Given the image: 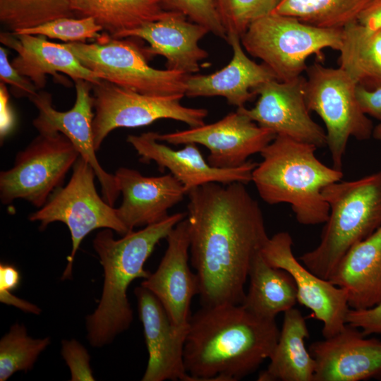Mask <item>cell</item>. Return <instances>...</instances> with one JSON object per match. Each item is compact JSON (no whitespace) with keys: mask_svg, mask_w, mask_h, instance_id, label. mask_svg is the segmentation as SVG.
<instances>
[{"mask_svg":"<svg viewBox=\"0 0 381 381\" xmlns=\"http://www.w3.org/2000/svg\"><path fill=\"white\" fill-rule=\"evenodd\" d=\"M245 185L208 183L187 193L189 253L202 306L243 303L250 265L270 238Z\"/></svg>","mask_w":381,"mask_h":381,"instance_id":"1","label":"cell"},{"mask_svg":"<svg viewBox=\"0 0 381 381\" xmlns=\"http://www.w3.org/2000/svg\"><path fill=\"white\" fill-rule=\"evenodd\" d=\"M280 331L242 304L202 306L190 316L183 349L191 381H236L271 357Z\"/></svg>","mask_w":381,"mask_h":381,"instance_id":"2","label":"cell"},{"mask_svg":"<svg viewBox=\"0 0 381 381\" xmlns=\"http://www.w3.org/2000/svg\"><path fill=\"white\" fill-rule=\"evenodd\" d=\"M186 217V213L177 212L119 239L114 238L110 229L96 234L92 245L104 270V285L97 308L86 318L87 339L92 346L111 343L130 327L133 311L127 296L129 285L135 279L149 277L145 262L156 245Z\"/></svg>","mask_w":381,"mask_h":381,"instance_id":"3","label":"cell"},{"mask_svg":"<svg viewBox=\"0 0 381 381\" xmlns=\"http://www.w3.org/2000/svg\"><path fill=\"white\" fill-rule=\"evenodd\" d=\"M314 145L276 135L260 152L262 161L252 172V181L265 202L288 203L298 223L324 224L329 207L322 192L341 181L342 170L329 167L316 155Z\"/></svg>","mask_w":381,"mask_h":381,"instance_id":"4","label":"cell"},{"mask_svg":"<svg viewBox=\"0 0 381 381\" xmlns=\"http://www.w3.org/2000/svg\"><path fill=\"white\" fill-rule=\"evenodd\" d=\"M322 194L329 207L328 218L319 244L300 259L311 272L329 280L347 251L381 226V171L332 183Z\"/></svg>","mask_w":381,"mask_h":381,"instance_id":"5","label":"cell"},{"mask_svg":"<svg viewBox=\"0 0 381 381\" xmlns=\"http://www.w3.org/2000/svg\"><path fill=\"white\" fill-rule=\"evenodd\" d=\"M342 28L313 26L284 15L271 13L250 24L241 37L245 49L262 61L277 80L289 81L307 69L311 55L323 59L322 50L339 51Z\"/></svg>","mask_w":381,"mask_h":381,"instance_id":"6","label":"cell"},{"mask_svg":"<svg viewBox=\"0 0 381 381\" xmlns=\"http://www.w3.org/2000/svg\"><path fill=\"white\" fill-rule=\"evenodd\" d=\"M80 63L99 78L138 92L185 96L190 75L150 66L144 49L133 41L102 34L95 42L64 43Z\"/></svg>","mask_w":381,"mask_h":381,"instance_id":"7","label":"cell"},{"mask_svg":"<svg viewBox=\"0 0 381 381\" xmlns=\"http://www.w3.org/2000/svg\"><path fill=\"white\" fill-rule=\"evenodd\" d=\"M95 177L92 166L79 157L68 183L57 188L42 207L29 216L31 222H40V230L54 222H63L68 226L72 249L62 279L71 277L75 255L84 238L91 231L110 229L123 236L128 233L118 217L116 208L98 195Z\"/></svg>","mask_w":381,"mask_h":381,"instance_id":"8","label":"cell"},{"mask_svg":"<svg viewBox=\"0 0 381 381\" xmlns=\"http://www.w3.org/2000/svg\"><path fill=\"white\" fill-rule=\"evenodd\" d=\"M306 71L307 107L323 121L332 167L341 170L349 138L370 139L373 122L360 109L355 93L357 85L344 70L314 63Z\"/></svg>","mask_w":381,"mask_h":381,"instance_id":"9","label":"cell"},{"mask_svg":"<svg viewBox=\"0 0 381 381\" xmlns=\"http://www.w3.org/2000/svg\"><path fill=\"white\" fill-rule=\"evenodd\" d=\"M80 157L71 141L61 133L35 138L15 157L9 169L0 173V199L9 204L23 199L42 207Z\"/></svg>","mask_w":381,"mask_h":381,"instance_id":"10","label":"cell"},{"mask_svg":"<svg viewBox=\"0 0 381 381\" xmlns=\"http://www.w3.org/2000/svg\"><path fill=\"white\" fill-rule=\"evenodd\" d=\"M95 116L93 142L98 150L108 134L119 128H137L162 119L183 122L190 128L205 124L208 111L181 104L183 95H150L101 80L92 84Z\"/></svg>","mask_w":381,"mask_h":381,"instance_id":"11","label":"cell"},{"mask_svg":"<svg viewBox=\"0 0 381 381\" xmlns=\"http://www.w3.org/2000/svg\"><path fill=\"white\" fill-rule=\"evenodd\" d=\"M276 135L237 109L212 123L173 133H157V139L175 145H203L210 151L207 162L211 166L231 169L244 164L250 156L260 153Z\"/></svg>","mask_w":381,"mask_h":381,"instance_id":"12","label":"cell"},{"mask_svg":"<svg viewBox=\"0 0 381 381\" xmlns=\"http://www.w3.org/2000/svg\"><path fill=\"white\" fill-rule=\"evenodd\" d=\"M292 246L289 232H278L269 238L261 254L270 265L291 274L296 286L297 302L310 309L314 318L322 322L324 338L332 337L346 325L350 309L347 291L301 264L294 255Z\"/></svg>","mask_w":381,"mask_h":381,"instance_id":"13","label":"cell"},{"mask_svg":"<svg viewBox=\"0 0 381 381\" xmlns=\"http://www.w3.org/2000/svg\"><path fill=\"white\" fill-rule=\"evenodd\" d=\"M74 83L75 101L68 111H60L53 107L52 97L49 92L40 91L31 97L30 100L39 112L32 124L39 133H61L71 141L80 157L93 168L101 186L102 198L114 206L120 192L114 175L106 171L100 165L94 146L92 83L85 80H78Z\"/></svg>","mask_w":381,"mask_h":381,"instance_id":"14","label":"cell"},{"mask_svg":"<svg viewBox=\"0 0 381 381\" xmlns=\"http://www.w3.org/2000/svg\"><path fill=\"white\" fill-rule=\"evenodd\" d=\"M305 83L302 75L289 81H268L255 90L259 98L253 108L237 109L277 135L323 147L327 146L326 132L310 115Z\"/></svg>","mask_w":381,"mask_h":381,"instance_id":"15","label":"cell"},{"mask_svg":"<svg viewBox=\"0 0 381 381\" xmlns=\"http://www.w3.org/2000/svg\"><path fill=\"white\" fill-rule=\"evenodd\" d=\"M167 247L155 272L141 286L161 302L171 322L188 328L192 298L199 294V280L188 265L190 241L186 218L179 222L166 238Z\"/></svg>","mask_w":381,"mask_h":381,"instance_id":"16","label":"cell"},{"mask_svg":"<svg viewBox=\"0 0 381 381\" xmlns=\"http://www.w3.org/2000/svg\"><path fill=\"white\" fill-rule=\"evenodd\" d=\"M134 293L148 351L142 380L191 381L183 361L188 328L175 326L159 299L146 288L140 285Z\"/></svg>","mask_w":381,"mask_h":381,"instance_id":"17","label":"cell"},{"mask_svg":"<svg viewBox=\"0 0 381 381\" xmlns=\"http://www.w3.org/2000/svg\"><path fill=\"white\" fill-rule=\"evenodd\" d=\"M156 132L149 131L139 135H129L127 142L147 163L155 162L161 171L167 169L189 190L208 183L228 184L252 181V172L258 163L248 160L244 164L231 169H220L205 161L196 144L188 143L180 150H174L159 143Z\"/></svg>","mask_w":381,"mask_h":381,"instance_id":"18","label":"cell"},{"mask_svg":"<svg viewBox=\"0 0 381 381\" xmlns=\"http://www.w3.org/2000/svg\"><path fill=\"white\" fill-rule=\"evenodd\" d=\"M366 337L346 324L334 336L313 342L309 351L316 363L314 381L381 378V341Z\"/></svg>","mask_w":381,"mask_h":381,"instance_id":"19","label":"cell"},{"mask_svg":"<svg viewBox=\"0 0 381 381\" xmlns=\"http://www.w3.org/2000/svg\"><path fill=\"white\" fill-rule=\"evenodd\" d=\"M114 175L123 197L116 214L128 232L163 220L169 216L168 210L187 195L171 174L149 177L135 169L120 167Z\"/></svg>","mask_w":381,"mask_h":381,"instance_id":"20","label":"cell"},{"mask_svg":"<svg viewBox=\"0 0 381 381\" xmlns=\"http://www.w3.org/2000/svg\"><path fill=\"white\" fill-rule=\"evenodd\" d=\"M208 32L204 26L186 20L183 14L168 12L159 20L123 33L119 39H142L150 44L144 49L147 56H162L167 69L191 75L199 71L200 62L208 56L198 44Z\"/></svg>","mask_w":381,"mask_h":381,"instance_id":"21","label":"cell"},{"mask_svg":"<svg viewBox=\"0 0 381 381\" xmlns=\"http://www.w3.org/2000/svg\"><path fill=\"white\" fill-rule=\"evenodd\" d=\"M0 42L15 50L17 56L11 61L13 66L28 78L38 90L47 83V75L61 79L58 73L69 76L74 82L85 80L92 84L101 78L84 66L64 43H54L42 35L1 32Z\"/></svg>","mask_w":381,"mask_h":381,"instance_id":"22","label":"cell"},{"mask_svg":"<svg viewBox=\"0 0 381 381\" xmlns=\"http://www.w3.org/2000/svg\"><path fill=\"white\" fill-rule=\"evenodd\" d=\"M226 42L233 50L230 62L223 68L209 75H190L186 83L185 95L189 97L221 96L230 105L238 108L250 101L255 90L264 83L277 80L264 63L257 64L245 54L241 37L227 35Z\"/></svg>","mask_w":381,"mask_h":381,"instance_id":"23","label":"cell"},{"mask_svg":"<svg viewBox=\"0 0 381 381\" xmlns=\"http://www.w3.org/2000/svg\"><path fill=\"white\" fill-rule=\"evenodd\" d=\"M329 281L346 290L351 309L381 303V226L347 251Z\"/></svg>","mask_w":381,"mask_h":381,"instance_id":"24","label":"cell"},{"mask_svg":"<svg viewBox=\"0 0 381 381\" xmlns=\"http://www.w3.org/2000/svg\"><path fill=\"white\" fill-rule=\"evenodd\" d=\"M279 337L267 368L258 381H314L316 363L305 346L309 332L305 318L296 308L284 313Z\"/></svg>","mask_w":381,"mask_h":381,"instance_id":"25","label":"cell"},{"mask_svg":"<svg viewBox=\"0 0 381 381\" xmlns=\"http://www.w3.org/2000/svg\"><path fill=\"white\" fill-rule=\"evenodd\" d=\"M248 278V291L241 304L253 314L275 320L279 313L296 303L297 289L293 277L284 270L270 265L261 252L250 265Z\"/></svg>","mask_w":381,"mask_h":381,"instance_id":"26","label":"cell"},{"mask_svg":"<svg viewBox=\"0 0 381 381\" xmlns=\"http://www.w3.org/2000/svg\"><path fill=\"white\" fill-rule=\"evenodd\" d=\"M77 18H92L111 37L120 38L130 30L165 16L160 0H71Z\"/></svg>","mask_w":381,"mask_h":381,"instance_id":"27","label":"cell"},{"mask_svg":"<svg viewBox=\"0 0 381 381\" xmlns=\"http://www.w3.org/2000/svg\"><path fill=\"white\" fill-rule=\"evenodd\" d=\"M339 68L357 85L367 89L381 87V29L358 22L342 28Z\"/></svg>","mask_w":381,"mask_h":381,"instance_id":"28","label":"cell"},{"mask_svg":"<svg viewBox=\"0 0 381 381\" xmlns=\"http://www.w3.org/2000/svg\"><path fill=\"white\" fill-rule=\"evenodd\" d=\"M374 0H279L272 13L325 28H343L358 22Z\"/></svg>","mask_w":381,"mask_h":381,"instance_id":"29","label":"cell"},{"mask_svg":"<svg viewBox=\"0 0 381 381\" xmlns=\"http://www.w3.org/2000/svg\"><path fill=\"white\" fill-rule=\"evenodd\" d=\"M73 16L71 0H0V21L9 32Z\"/></svg>","mask_w":381,"mask_h":381,"instance_id":"30","label":"cell"},{"mask_svg":"<svg viewBox=\"0 0 381 381\" xmlns=\"http://www.w3.org/2000/svg\"><path fill=\"white\" fill-rule=\"evenodd\" d=\"M50 339H33L25 326L14 324L0 341V380L15 373L31 370L39 355L49 345Z\"/></svg>","mask_w":381,"mask_h":381,"instance_id":"31","label":"cell"},{"mask_svg":"<svg viewBox=\"0 0 381 381\" xmlns=\"http://www.w3.org/2000/svg\"><path fill=\"white\" fill-rule=\"evenodd\" d=\"M102 28L90 17H62L40 25L18 30L17 34L42 35L52 39H58L66 43L85 42L87 40H97L102 35Z\"/></svg>","mask_w":381,"mask_h":381,"instance_id":"32","label":"cell"},{"mask_svg":"<svg viewBox=\"0 0 381 381\" xmlns=\"http://www.w3.org/2000/svg\"><path fill=\"white\" fill-rule=\"evenodd\" d=\"M218 8L226 33L240 37L251 23L274 11L279 0H219Z\"/></svg>","mask_w":381,"mask_h":381,"instance_id":"33","label":"cell"},{"mask_svg":"<svg viewBox=\"0 0 381 381\" xmlns=\"http://www.w3.org/2000/svg\"><path fill=\"white\" fill-rule=\"evenodd\" d=\"M162 4L188 16L209 32L226 41L227 33L214 0H160Z\"/></svg>","mask_w":381,"mask_h":381,"instance_id":"34","label":"cell"},{"mask_svg":"<svg viewBox=\"0 0 381 381\" xmlns=\"http://www.w3.org/2000/svg\"><path fill=\"white\" fill-rule=\"evenodd\" d=\"M61 354L71 371L72 381L95 380L85 348L75 339L63 340Z\"/></svg>","mask_w":381,"mask_h":381,"instance_id":"35","label":"cell"},{"mask_svg":"<svg viewBox=\"0 0 381 381\" xmlns=\"http://www.w3.org/2000/svg\"><path fill=\"white\" fill-rule=\"evenodd\" d=\"M0 80L1 83L11 85L12 94L18 98L35 95L38 90L27 77L21 75L10 63L8 50L0 47Z\"/></svg>","mask_w":381,"mask_h":381,"instance_id":"36","label":"cell"},{"mask_svg":"<svg viewBox=\"0 0 381 381\" xmlns=\"http://www.w3.org/2000/svg\"><path fill=\"white\" fill-rule=\"evenodd\" d=\"M346 324L361 329L365 336L381 334V303L366 309H349L346 318Z\"/></svg>","mask_w":381,"mask_h":381,"instance_id":"37","label":"cell"},{"mask_svg":"<svg viewBox=\"0 0 381 381\" xmlns=\"http://www.w3.org/2000/svg\"><path fill=\"white\" fill-rule=\"evenodd\" d=\"M355 93L361 111L381 121V87L370 90L356 85Z\"/></svg>","mask_w":381,"mask_h":381,"instance_id":"38","label":"cell"},{"mask_svg":"<svg viewBox=\"0 0 381 381\" xmlns=\"http://www.w3.org/2000/svg\"><path fill=\"white\" fill-rule=\"evenodd\" d=\"M0 106H1V138H4L13 126L14 118L9 103V94L6 84L0 83Z\"/></svg>","mask_w":381,"mask_h":381,"instance_id":"39","label":"cell"},{"mask_svg":"<svg viewBox=\"0 0 381 381\" xmlns=\"http://www.w3.org/2000/svg\"><path fill=\"white\" fill-rule=\"evenodd\" d=\"M20 282V272L13 265H0V290L12 291L18 287Z\"/></svg>","mask_w":381,"mask_h":381,"instance_id":"40","label":"cell"},{"mask_svg":"<svg viewBox=\"0 0 381 381\" xmlns=\"http://www.w3.org/2000/svg\"><path fill=\"white\" fill-rule=\"evenodd\" d=\"M358 22L370 29H381V0H374L360 16Z\"/></svg>","mask_w":381,"mask_h":381,"instance_id":"41","label":"cell"},{"mask_svg":"<svg viewBox=\"0 0 381 381\" xmlns=\"http://www.w3.org/2000/svg\"><path fill=\"white\" fill-rule=\"evenodd\" d=\"M0 301L1 303L13 306L20 310L34 314H39L41 309L37 306L20 299L11 294V291L0 290Z\"/></svg>","mask_w":381,"mask_h":381,"instance_id":"42","label":"cell"},{"mask_svg":"<svg viewBox=\"0 0 381 381\" xmlns=\"http://www.w3.org/2000/svg\"><path fill=\"white\" fill-rule=\"evenodd\" d=\"M372 137L376 140L381 142V121L374 127Z\"/></svg>","mask_w":381,"mask_h":381,"instance_id":"43","label":"cell"}]
</instances>
